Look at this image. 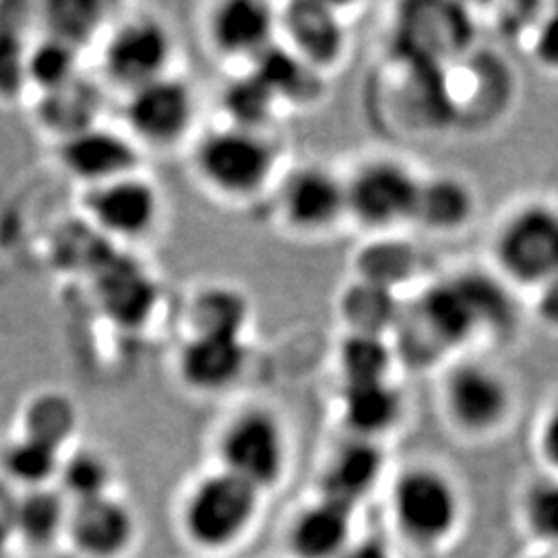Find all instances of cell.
<instances>
[{
  "label": "cell",
  "mask_w": 558,
  "mask_h": 558,
  "mask_svg": "<svg viewBox=\"0 0 558 558\" xmlns=\"http://www.w3.org/2000/svg\"><path fill=\"white\" fill-rule=\"evenodd\" d=\"M286 166L278 131H251L218 120L189 145V170L197 186L232 207L265 205Z\"/></svg>",
  "instance_id": "cell-1"
},
{
  "label": "cell",
  "mask_w": 558,
  "mask_h": 558,
  "mask_svg": "<svg viewBox=\"0 0 558 558\" xmlns=\"http://www.w3.org/2000/svg\"><path fill=\"white\" fill-rule=\"evenodd\" d=\"M513 302L497 279L470 271L440 279L401 315L410 338L430 354L461 345L484 333L505 331L513 320Z\"/></svg>",
  "instance_id": "cell-2"
},
{
  "label": "cell",
  "mask_w": 558,
  "mask_h": 558,
  "mask_svg": "<svg viewBox=\"0 0 558 558\" xmlns=\"http://www.w3.org/2000/svg\"><path fill=\"white\" fill-rule=\"evenodd\" d=\"M98 80L120 98L179 73V38L170 21L151 9H126L96 48Z\"/></svg>",
  "instance_id": "cell-3"
},
{
  "label": "cell",
  "mask_w": 558,
  "mask_h": 558,
  "mask_svg": "<svg viewBox=\"0 0 558 558\" xmlns=\"http://www.w3.org/2000/svg\"><path fill=\"white\" fill-rule=\"evenodd\" d=\"M265 207L292 239L329 236L348 221L345 180L323 161H288Z\"/></svg>",
  "instance_id": "cell-4"
},
{
  "label": "cell",
  "mask_w": 558,
  "mask_h": 558,
  "mask_svg": "<svg viewBox=\"0 0 558 558\" xmlns=\"http://www.w3.org/2000/svg\"><path fill=\"white\" fill-rule=\"evenodd\" d=\"M201 100L182 73L147 83L120 98V126L143 154L189 149L199 133Z\"/></svg>",
  "instance_id": "cell-5"
},
{
  "label": "cell",
  "mask_w": 558,
  "mask_h": 558,
  "mask_svg": "<svg viewBox=\"0 0 558 558\" xmlns=\"http://www.w3.org/2000/svg\"><path fill=\"white\" fill-rule=\"evenodd\" d=\"M80 216L114 246L149 242L166 218V197L145 170L80 193Z\"/></svg>",
  "instance_id": "cell-6"
},
{
  "label": "cell",
  "mask_w": 558,
  "mask_h": 558,
  "mask_svg": "<svg viewBox=\"0 0 558 558\" xmlns=\"http://www.w3.org/2000/svg\"><path fill=\"white\" fill-rule=\"evenodd\" d=\"M343 180L348 221L373 234H393L396 228L414 220L422 179L405 161L371 156L343 174Z\"/></svg>",
  "instance_id": "cell-7"
},
{
  "label": "cell",
  "mask_w": 558,
  "mask_h": 558,
  "mask_svg": "<svg viewBox=\"0 0 558 558\" xmlns=\"http://www.w3.org/2000/svg\"><path fill=\"white\" fill-rule=\"evenodd\" d=\"M221 470L248 482L257 490L278 482L286 468V430L278 414L263 405L248 403L232 414L221 428Z\"/></svg>",
  "instance_id": "cell-8"
},
{
  "label": "cell",
  "mask_w": 558,
  "mask_h": 558,
  "mask_svg": "<svg viewBox=\"0 0 558 558\" xmlns=\"http://www.w3.org/2000/svg\"><path fill=\"white\" fill-rule=\"evenodd\" d=\"M279 36V4L265 0H216L203 7L201 38L214 59L246 69Z\"/></svg>",
  "instance_id": "cell-9"
},
{
  "label": "cell",
  "mask_w": 558,
  "mask_h": 558,
  "mask_svg": "<svg viewBox=\"0 0 558 558\" xmlns=\"http://www.w3.org/2000/svg\"><path fill=\"white\" fill-rule=\"evenodd\" d=\"M500 271L521 286L538 288L558 276V211L530 203L500 223L495 239Z\"/></svg>",
  "instance_id": "cell-10"
},
{
  "label": "cell",
  "mask_w": 558,
  "mask_h": 558,
  "mask_svg": "<svg viewBox=\"0 0 558 558\" xmlns=\"http://www.w3.org/2000/svg\"><path fill=\"white\" fill-rule=\"evenodd\" d=\"M62 174L81 191L143 172L145 154L120 124L101 122L54 145Z\"/></svg>",
  "instance_id": "cell-11"
},
{
  "label": "cell",
  "mask_w": 558,
  "mask_h": 558,
  "mask_svg": "<svg viewBox=\"0 0 558 558\" xmlns=\"http://www.w3.org/2000/svg\"><path fill=\"white\" fill-rule=\"evenodd\" d=\"M393 511L403 534L422 544H435L458 525V490L439 470L416 465L396 482Z\"/></svg>",
  "instance_id": "cell-12"
},
{
  "label": "cell",
  "mask_w": 558,
  "mask_h": 558,
  "mask_svg": "<svg viewBox=\"0 0 558 558\" xmlns=\"http://www.w3.org/2000/svg\"><path fill=\"white\" fill-rule=\"evenodd\" d=\"M259 490L220 470L201 480L186 502V530L205 546H221L236 538L253 518Z\"/></svg>",
  "instance_id": "cell-13"
},
{
  "label": "cell",
  "mask_w": 558,
  "mask_h": 558,
  "mask_svg": "<svg viewBox=\"0 0 558 558\" xmlns=\"http://www.w3.org/2000/svg\"><path fill=\"white\" fill-rule=\"evenodd\" d=\"M449 418L463 433L486 435L499 428L511 412V389L505 377L482 362H461L442 383Z\"/></svg>",
  "instance_id": "cell-14"
},
{
  "label": "cell",
  "mask_w": 558,
  "mask_h": 558,
  "mask_svg": "<svg viewBox=\"0 0 558 558\" xmlns=\"http://www.w3.org/2000/svg\"><path fill=\"white\" fill-rule=\"evenodd\" d=\"M251 343L242 338L191 336L174 354V377L197 398H218L244 380L251 368Z\"/></svg>",
  "instance_id": "cell-15"
},
{
  "label": "cell",
  "mask_w": 558,
  "mask_h": 558,
  "mask_svg": "<svg viewBox=\"0 0 558 558\" xmlns=\"http://www.w3.org/2000/svg\"><path fill=\"white\" fill-rule=\"evenodd\" d=\"M278 40L323 75L336 71L348 54V27L336 4L294 0L279 4Z\"/></svg>",
  "instance_id": "cell-16"
},
{
  "label": "cell",
  "mask_w": 558,
  "mask_h": 558,
  "mask_svg": "<svg viewBox=\"0 0 558 558\" xmlns=\"http://www.w3.org/2000/svg\"><path fill=\"white\" fill-rule=\"evenodd\" d=\"M94 288L101 313L126 329L147 325L160 300L156 278L131 251L120 248L94 271Z\"/></svg>",
  "instance_id": "cell-17"
},
{
  "label": "cell",
  "mask_w": 558,
  "mask_h": 558,
  "mask_svg": "<svg viewBox=\"0 0 558 558\" xmlns=\"http://www.w3.org/2000/svg\"><path fill=\"white\" fill-rule=\"evenodd\" d=\"M110 92L98 77L87 73L77 80L32 98V120L44 137L57 145L106 122ZM27 101V104H29Z\"/></svg>",
  "instance_id": "cell-18"
},
{
  "label": "cell",
  "mask_w": 558,
  "mask_h": 558,
  "mask_svg": "<svg viewBox=\"0 0 558 558\" xmlns=\"http://www.w3.org/2000/svg\"><path fill=\"white\" fill-rule=\"evenodd\" d=\"M255 308L253 300L239 283L211 279L197 283L182 302V338L248 339Z\"/></svg>",
  "instance_id": "cell-19"
},
{
  "label": "cell",
  "mask_w": 558,
  "mask_h": 558,
  "mask_svg": "<svg viewBox=\"0 0 558 558\" xmlns=\"http://www.w3.org/2000/svg\"><path fill=\"white\" fill-rule=\"evenodd\" d=\"M38 34V2H0V106L29 100L27 62Z\"/></svg>",
  "instance_id": "cell-20"
},
{
  "label": "cell",
  "mask_w": 558,
  "mask_h": 558,
  "mask_svg": "<svg viewBox=\"0 0 558 558\" xmlns=\"http://www.w3.org/2000/svg\"><path fill=\"white\" fill-rule=\"evenodd\" d=\"M246 69L274 92L283 112L311 110L327 94V75L313 69L279 40Z\"/></svg>",
  "instance_id": "cell-21"
},
{
  "label": "cell",
  "mask_w": 558,
  "mask_h": 558,
  "mask_svg": "<svg viewBox=\"0 0 558 558\" xmlns=\"http://www.w3.org/2000/svg\"><path fill=\"white\" fill-rule=\"evenodd\" d=\"M120 7L100 0H46L38 2V36L64 41L83 54L96 52Z\"/></svg>",
  "instance_id": "cell-22"
},
{
  "label": "cell",
  "mask_w": 558,
  "mask_h": 558,
  "mask_svg": "<svg viewBox=\"0 0 558 558\" xmlns=\"http://www.w3.org/2000/svg\"><path fill=\"white\" fill-rule=\"evenodd\" d=\"M339 416L350 437L377 440L403 416V396L393 380L339 385Z\"/></svg>",
  "instance_id": "cell-23"
},
{
  "label": "cell",
  "mask_w": 558,
  "mask_h": 558,
  "mask_svg": "<svg viewBox=\"0 0 558 558\" xmlns=\"http://www.w3.org/2000/svg\"><path fill=\"white\" fill-rule=\"evenodd\" d=\"M385 458L377 440L348 437L327 463L323 490L325 499L352 509L379 482Z\"/></svg>",
  "instance_id": "cell-24"
},
{
  "label": "cell",
  "mask_w": 558,
  "mask_h": 558,
  "mask_svg": "<svg viewBox=\"0 0 558 558\" xmlns=\"http://www.w3.org/2000/svg\"><path fill=\"white\" fill-rule=\"evenodd\" d=\"M336 313L343 333L389 338L398 327L403 308L396 292L352 278L339 290Z\"/></svg>",
  "instance_id": "cell-25"
},
{
  "label": "cell",
  "mask_w": 558,
  "mask_h": 558,
  "mask_svg": "<svg viewBox=\"0 0 558 558\" xmlns=\"http://www.w3.org/2000/svg\"><path fill=\"white\" fill-rule=\"evenodd\" d=\"M71 534L83 553L112 557L129 544L133 519L119 500L108 495L81 500L71 515Z\"/></svg>",
  "instance_id": "cell-26"
},
{
  "label": "cell",
  "mask_w": 558,
  "mask_h": 558,
  "mask_svg": "<svg viewBox=\"0 0 558 558\" xmlns=\"http://www.w3.org/2000/svg\"><path fill=\"white\" fill-rule=\"evenodd\" d=\"M218 108L220 122L251 131H278L286 114L274 92L248 69L232 71L221 87Z\"/></svg>",
  "instance_id": "cell-27"
},
{
  "label": "cell",
  "mask_w": 558,
  "mask_h": 558,
  "mask_svg": "<svg viewBox=\"0 0 558 558\" xmlns=\"http://www.w3.org/2000/svg\"><path fill=\"white\" fill-rule=\"evenodd\" d=\"M476 214V195L465 180L437 174L420 182L414 220L430 232H458Z\"/></svg>",
  "instance_id": "cell-28"
},
{
  "label": "cell",
  "mask_w": 558,
  "mask_h": 558,
  "mask_svg": "<svg viewBox=\"0 0 558 558\" xmlns=\"http://www.w3.org/2000/svg\"><path fill=\"white\" fill-rule=\"evenodd\" d=\"M420 257L416 246L393 234H373V239L359 246L352 278L368 281L398 294V288L416 278Z\"/></svg>",
  "instance_id": "cell-29"
},
{
  "label": "cell",
  "mask_w": 558,
  "mask_h": 558,
  "mask_svg": "<svg viewBox=\"0 0 558 558\" xmlns=\"http://www.w3.org/2000/svg\"><path fill=\"white\" fill-rule=\"evenodd\" d=\"M81 422L80 403L66 391L44 387L21 408V435L62 451Z\"/></svg>",
  "instance_id": "cell-30"
},
{
  "label": "cell",
  "mask_w": 558,
  "mask_h": 558,
  "mask_svg": "<svg viewBox=\"0 0 558 558\" xmlns=\"http://www.w3.org/2000/svg\"><path fill=\"white\" fill-rule=\"evenodd\" d=\"M352 509L323 499L306 509L292 527V548L302 558H338L348 546Z\"/></svg>",
  "instance_id": "cell-31"
},
{
  "label": "cell",
  "mask_w": 558,
  "mask_h": 558,
  "mask_svg": "<svg viewBox=\"0 0 558 558\" xmlns=\"http://www.w3.org/2000/svg\"><path fill=\"white\" fill-rule=\"evenodd\" d=\"M398 352L393 339L366 333H341L336 348V368L341 385L391 380Z\"/></svg>",
  "instance_id": "cell-32"
},
{
  "label": "cell",
  "mask_w": 558,
  "mask_h": 558,
  "mask_svg": "<svg viewBox=\"0 0 558 558\" xmlns=\"http://www.w3.org/2000/svg\"><path fill=\"white\" fill-rule=\"evenodd\" d=\"M85 57L87 54L64 41L38 36L29 46V98L77 80L85 73Z\"/></svg>",
  "instance_id": "cell-33"
},
{
  "label": "cell",
  "mask_w": 558,
  "mask_h": 558,
  "mask_svg": "<svg viewBox=\"0 0 558 558\" xmlns=\"http://www.w3.org/2000/svg\"><path fill=\"white\" fill-rule=\"evenodd\" d=\"M62 463V451L44 442L20 435L7 442L0 451V468L4 478L25 484L29 488H40L44 482L57 476Z\"/></svg>",
  "instance_id": "cell-34"
},
{
  "label": "cell",
  "mask_w": 558,
  "mask_h": 558,
  "mask_svg": "<svg viewBox=\"0 0 558 558\" xmlns=\"http://www.w3.org/2000/svg\"><path fill=\"white\" fill-rule=\"evenodd\" d=\"M64 518L62 497L48 488H29L25 497L17 500L15 532L34 544H44L57 536Z\"/></svg>",
  "instance_id": "cell-35"
},
{
  "label": "cell",
  "mask_w": 558,
  "mask_h": 558,
  "mask_svg": "<svg viewBox=\"0 0 558 558\" xmlns=\"http://www.w3.org/2000/svg\"><path fill=\"white\" fill-rule=\"evenodd\" d=\"M60 482L69 497L81 500L96 499L106 495V486L112 478V470L106 458L94 449H80L62 459Z\"/></svg>",
  "instance_id": "cell-36"
},
{
  "label": "cell",
  "mask_w": 558,
  "mask_h": 558,
  "mask_svg": "<svg viewBox=\"0 0 558 558\" xmlns=\"http://www.w3.org/2000/svg\"><path fill=\"white\" fill-rule=\"evenodd\" d=\"M527 527L546 542L558 544V478L539 480L523 499Z\"/></svg>",
  "instance_id": "cell-37"
},
{
  "label": "cell",
  "mask_w": 558,
  "mask_h": 558,
  "mask_svg": "<svg viewBox=\"0 0 558 558\" xmlns=\"http://www.w3.org/2000/svg\"><path fill=\"white\" fill-rule=\"evenodd\" d=\"M532 54L544 69L558 71V7L555 13L539 21Z\"/></svg>",
  "instance_id": "cell-38"
},
{
  "label": "cell",
  "mask_w": 558,
  "mask_h": 558,
  "mask_svg": "<svg viewBox=\"0 0 558 558\" xmlns=\"http://www.w3.org/2000/svg\"><path fill=\"white\" fill-rule=\"evenodd\" d=\"M538 447L544 461L558 472V399L539 424Z\"/></svg>",
  "instance_id": "cell-39"
},
{
  "label": "cell",
  "mask_w": 558,
  "mask_h": 558,
  "mask_svg": "<svg viewBox=\"0 0 558 558\" xmlns=\"http://www.w3.org/2000/svg\"><path fill=\"white\" fill-rule=\"evenodd\" d=\"M20 497L13 493L11 482L0 476V553L4 550L9 536L15 532V513Z\"/></svg>",
  "instance_id": "cell-40"
},
{
  "label": "cell",
  "mask_w": 558,
  "mask_h": 558,
  "mask_svg": "<svg viewBox=\"0 0 558 558\" xmlns=\"http://www.w3.org/2000/svg\"><path fill=\"white\" fill-rule=\"evenodd\" d=\"M536 315L553 331H558V276L536 288Z\"/></svg>",
  "instance_id": "cell-41"
},
{
  "label": "cell",
  "mask_w": 558,
  "mask_h": 558,
  "mask_svg": "<svg viewBox=\"0 0 558 558\" xmlns=\"http://www.w3.org/2000/svg\"><path fill=\"white\" fill-rule=\"evenodd\" d=\"M338 558H391L385 544L379 539H362L359 544L345 546Z\"/></svg>",
  "instance_id": "cell-42"
}]
</instances>
